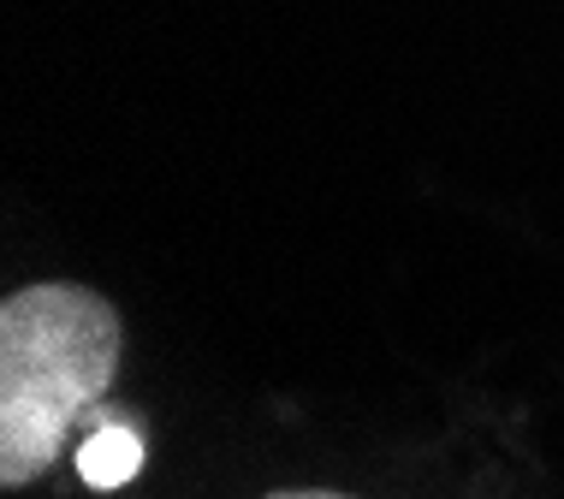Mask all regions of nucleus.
<instances>
[{"label": "nucleus", "mask_w": 564, "mask_h": 499, "mask_svg": "<svg viewBox=\"0 0 564 499\" xmlns=\"http://www.w3.org/2000/svg\"><path fill=\"white\" fill-rule=\"evenodd\" d=\"M137 470H143V441H137L126 422H108L101 434H89L78 446V476L89 488H126Z\"/></svg>", "instance_id": "nucleus-2"}, {"label": "nucleus", "mask_w": 564, "mask_h": 499, "mask_svg": "<svg viewBox=\"0 0 564 499\" xmlns=\"http://www.w3.org/2000/svg\"><path fill=\"white\" fill-rule=\"evenodd\" d=\"M268 499H357V493H339V488H280Z\"/></svg>", "instance_id": "nucleus-3"}, {"label": "nucleus", "mask_w": 564, "mask_h": 499, "mask_svg": "<svg viewBox=\"0 0 564 499\" xmlns=\"http://www.w3.org/2000/svg\"><path fill=\"white\" fill-rule=\"evenodd\" d=\"M126 362V322L78 280H42L0 304V488H30L59 464L84 411Z\"/></svg>", "instance_id": "nucleus-1"}]
</instances>
